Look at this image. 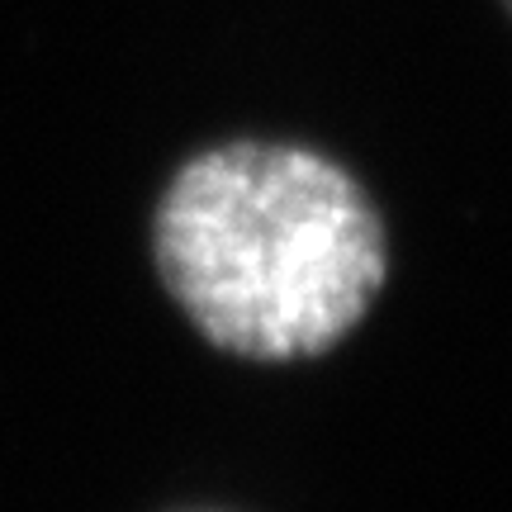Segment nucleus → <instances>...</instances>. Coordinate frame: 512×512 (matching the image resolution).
I'll return each instance as SVG.
<instances>
[{"mask_svg":"<svg viewBox=\"0 0 512 512\" xmlns=\"http://www.w3.org/2000/svg\"><path fill=\"white\" fill-rule=\"evenodd\" d=\"M152 266L204 342L285 366L361 328L389 280V233L337 157L233 138L185 157L166 181Z\"/></svg>","mask_w":512,"mask_h":512,"instance_id":"f257e3e1","label":"nucleus"},{"mask_svg":"<svg viewBox=\"0 0 512 512\" xmlns=\"http://www.w3.org/2000/svg\"><path fill=\"white\" fill-rule=\"evenodd\" d=\"M503 10H508V15H512V0H503Z\"/></svg>","mask_w":512,"mask_h":512,"instance_id":"f03ea898","label":"nucleus"}]
</instances>
